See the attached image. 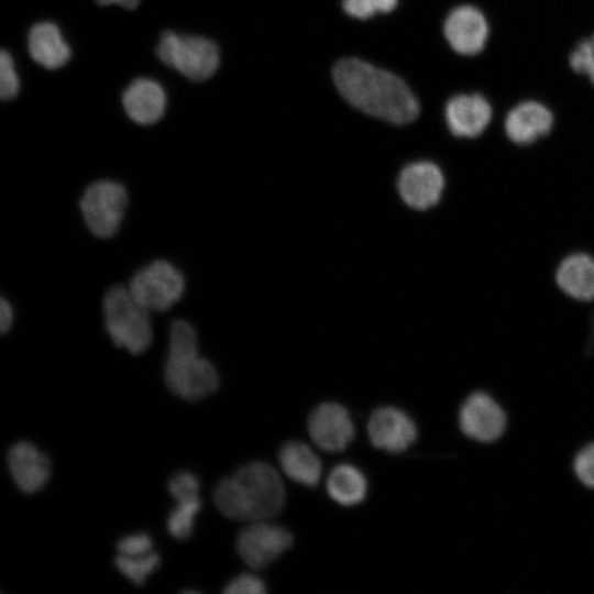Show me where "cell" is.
Masks as SVG:
<instances>
[{"label":"cell","instance_id":"52a82bcc","mask_svg":"<svg viewBox=\"0 0 594 594\" xmlns=\"http://www.w3.org/2000/svg\"><path fill=\"white\" fill-rule=\"evenodd\" d=\"M185 286L178 267L166 260H155L133 274L128 288L150 312H164L182 298Z\"/></svg>","mask_w":594,"mask_h":594},{"label":"cell","instance_id":"ba28073f","mask_svg":"<svg viewBox=\"0 0 594 594\" xmlns=\"http://www.w3.org/2000/svg\"><path fill=\"white\" fill-rule=\"evenodd\" d=\"M293 542V535L286 528L257 520L239 532L237 550L245 564L257 570L278 559Z\"/></svg>","mask_w":594,"mask_h":594},{"label":"cell","instance_id":"5bb4252c","mask_svg":"<svg viewBox=\"0 0 594 594\" xmlns=\"http://www.w3.org/2000/svg\"><path fill=\"white\" fill-rule=\"evenodd\" d=\"M558 290L583 305L594 302V252L575 249L560 257L553 271Z\"/></svg>","mask_w":594,"mask_h":594},{"label":"cell","instance_id":"277c9868","mask_svg":"<svg viewBox=\"0 0 594 594\" xmlns=\"http://www.w3.org/2000/svg\"><path fill=\"white\" fill-rule=\"evenodd\" d=\"M106 330L112 342L132 354L145 352L153 340L150 311L141 306L128 287L113 285L102 299Z\"/></svg>","mask_w":594,"mask_h":594},{"label":"cell","instance_id":"7402d4cb","mask_svg":"<svg viewBox=\"0 0 594 594\" xmlns=\"http://www.w3.org/2000/svg\"><path fill=\"white\" fill-rule=\"evenodd\" d=\"M201 508L198 497L177 502L167 518V530L175 539L184 540L191 536L194 522Z\"/></svg>","mask_w":594,"mask_h":594},{"label":"cell","instance_id":"7a4b0ae2","mask_svg":"<svg viewBox=\"0 0 594 594\" xmlns=\"http://www.w3.org/2000/svg\"><path fill=\"white\" fill-rule=\"evenodd\" d=\"M213 501L220 513L230 519L267 520L283 508L285 488L272 465L253 461L221 480L215 488Z\"/></svg>","mask_w":594,"mask_h":594},{"label":"cell","instance_id":"7c38bea8","mask_svg":"<svg viewBox=\"0 0 594 594\" xmlns=\"http://www.w3.org/2000/svg\"><path fill=\"white\" fill-rule=\"evenodd\" d=\"M366 430L371 443L389 453L407 450L418 437L413 418L406 411L392 406L376 408L369 418Z\"/></svg>","mask_w":594,"mask_h":594},{"label":"cell","instance_id":"4fadbf2b","mask_svg":"<svg viewBox=\"0 0 594 594\" xmlns=\"http://www.w3.org/2000/svg\"><path fill=\"white\" fill-rule=\"evenodd\" d=\"M443 33L453 51L464 56H473L485 48L490 37V24L477 7L461 4L448 14Z\"/></svg>","mask_w":594,"mask_h":594},{"label":"cell","instance_id":"484cf974","mask_svg":"<svg viewBox=\"0 0 594 594\" xmlns=\"http://www.w3.org/2000/svg\"><path fill=\"white\" fill-rule=\"evenodd\" d=\"M200 481L190 471H178L168 481V492L176 502L198 497Z\"/></svg>","mask_w":594,"mask_h":594},{"label":"cell","instance_id":"8fae6325","mask_svg":"<svg viewBox=\"0 0 594 594\" xmlns=\"http://www.w3.org/2000/svg\"><path fill=\"white\" fill-rule=\"evenodd\" d=\"M307 429L311 440L327 452L344 450L355 436L353 420L341 404L326 402L312 409Z\"/></svg>","mask_w":594,"mask_h":594},{"label":"cell","instance_id":"30bf717a","mask_svg":"<svg viewBox=\"0 0 594 594\" xmlns=\"http://www.w3.org/2000/svg\"><path fill=\"white\" fill-rule=\"evenodd\" d=\"M459 426L468 438L491 443L503 436L507 418L503 408L488 394L475 392L460 407Z\"/></svg>","mask_w":594,"mask_h":594},{"label":"cell","instance_id":"f546056e","mask_svg":"<svg viewBox=\"0 0 594 594\" xmlns=\"http://www.w3.org/2000/svg\"><path fill=\"white\" fill-rule=\"evenodd\" d=\"M153 542L147 534L140 532L128 535L117 543L119 554L138 557L152 552Z\"/></svg>","mask_w":594,"mask_h":594},{"label":"cell","instance_id":"e0dca14e","mask_svg":"<svg viewBox=\"0 0 594 594\" xmlns=\"http://www.w3.org/2000/svg\"><path fill=\"white\" fill-rule=\"evenodd\" d=\"M8 466L16 486L28 494L43 488L52 471L50 459L28 441H19L9 449Z\"/></svg>","mask_w":594,"mask_h":594},{"label":"cell","instance_id":"2e32d148","mask_svg":"<svg viewBox=\"0 0 594 594\" xmlns=\"http://www.w3.org/2000/svg\"><path fill=\"white\" fill-rule=\"evenodd\" d=\"M449 131L457 138L475 139L482 135L493 119V107L482 94H459L444 108Z\"/></svg>","mask_w":594,"mask_h":594},{"label":"cell","instance_id":"1f68e13d","mask_svg":"<svg viewBox=\"0 0 594 594\" xmlns=\"http://www.w3.org/2000/svg\"><path fill=\"white\" fill-rule=\"evenodd\" d=\"M586 327L587 336L584 344V355L592 356L594 354V305L587 310Z\"/></svg>","mask_w":594,"mask_h":594},{"label":"cell","instance_id":"5b68a950","mask_svg":"<svg viewBox=\"0 0 594 594\" xmlns=\"http://www.w3.org/2000/svg\"><path fill=\"white\" fill-rule=\"evenodd\" d=\"M158 59L191 81L210 78L219 67L218 45L206 37L164 31L155 48Z\"/></svg>","mask_w":594,"mask_h":594},{"label":"cell","instance_id":"9a60e30c","mask_svg":"<svg viewBox=\"0 0 594 594\" xmlns=\"http://www.w3.org/2000/svg\"><path fill=\"white\" fill-rule=\"evenodd\" d=\"M503 127L509 142L518 146H529L551 133L554 116L544 103L525 100L508 110Z\"/></svg>","mask_w":594,"mask_h":594},{"label":"cell","instance_id":"4dcf8cb0","mask_svg":"<svg viewBox=\"0 0 594 594\" xmlns=\"http://www.w3.org/2000/svg\"><path fill=\"white\" fill-rule=\"evenodd\" d=\"M13 322V309L11 302L2 298L0 301V330L2 333L11 329Z\"/></svg>","mask_w":594,"mask_h":594},{"label":"cell","instance_id":"3957f363","mask_svg":"<svg viewBox=\"0 0 594 594\" xmlns=\"http://www.w3.org/2000/svg\"><path fill=\"white\" fill-rule=\"evenodd\" d=\"M164 377L174 395L189 402L205 398L219 387L217 369L200 356L196 330L184 319L174 320L169 327Z\"/></svg>","mask_w":594,"mask_h":594},{"label":"cell","instance_id":"cb8c5ba5","mask_svg":"<svg viewBox=\"0 0 594 594\" xmlns=\"http://www.w3.org/2000/svg\"><path fill=\"white\" fill-rule=\"evenodd\" d=\"M571 68L594 86V34L581 40L569 55Z\"/></svg>","mask_w":594,"mask_h":594},{"label":"cell","instance_id":"f1b7e54d","mask_svg":"<svg viewBox=\"0 0 594 594\" xmlns=\"http://www.w3.org/2000/svg\"><path fill=\"white\" fill-rule=\"evenodd\" d=\"M573 469L579 481L594 490V443L584 447L575 457Z\"/></svg>","mask_w":594,"mask_h":594},{"label":"cell","instance_id":"ac0fdd59","mask_svg":"<svg viewBox=\"0 0 594 594\" xmlns=\"http://www.w3.org/2000/svg\"><path fill=\"white\" fill-rule=\"evenodd\" d=\"M167 97L160 82L151 78L134 79L122 94L127 116L135 123L151 125L165 113Z\"/></svg>","mask_w":594,"mask_h":594},{"label":"cell","instance_id":"603a6c76","mask_svg":"<svg viewBox=\"0 0 594 594\" xmlns=\"http://www.w3.org/2000/svg\"><path fill=\"white\" fill-rule=\"evenodd\" d=\"M114 562L123 576L135 585H143L147 576L160 566L161 558L158 553L152 551L138 557L118 554Z\"/></svg>","mask_w":594,"mask_h":594},{"label":"cell","instance_id":"9c48e42d","mask_svg":"<svg viewBox=\"0 0 594 594\" xmlns=\"http://www.w3.org/2000/svg\"><path fill=\"white\" fill-rule=\"evenodd\" d=\"M446 188L442 169L433 162L418 161L399 173L397 189L403 201L416 210H428L439 204Z\"/></svg>","mask_w":594,"mask_h":594},{"label":"cell","instance_id":"8992f818","mask_svg":"<svg viewBox=\"0 0 594 594\" xmlns=\"http://www.w3.org/2000/svg\"><path fill=\"white\" fill-rule=\"evenodd\" d=\"M128 201L127 188L119 182L100 179L89 184L79 201L88 230L100 239L113 237L121 226Z\"/></svg>","mask_w":594,"mask_h":594},{"label":"cell","instance_id":"d6986e66","mask_svg":"<svg viewBox=\"0 0 594 594\" xmlns=\"http://www.w3.org/2000/svg\"><path fill=\"white\" fill-rule=\"evenodd\" d=\"M28 51L31 58L47 69H57L70 58L72 50L59 28L50 21L35 23L28 35Z\"/></svg>","mask_w":594,"mask_h":594},{"label":"cell","instance_id":"ffe728a7","mask_svg":"<svg viewBox=\"0 0 594 594\" xmlns=\"http://www.w3.org/2000/svg\"><path fill=\"white\" fill-rule=\"evenodd\" d=\"M278 462L285 475L298 484L311 487L321 479V461L304 442L288 441L283 444L278 453Z\"/></svg>","mask_w":594,"mask_h":594},{"label":"cell","instance_id":"4316f807","mask_svg":"<svg viewBox=\"0 0 594 594\" xmlns=\"http://www.w3.org/2000/svg\"><path fill=\"white\" fill-rule=\"evenodd\" d=\"M20 88V80L11 54L4 48L0 54V97L2 100L13 99Z\"/></svg>","mask_w":594,"mask_h":594},{"label":"cell","instance_id":"83f0119b","mask_svg":"<svg viewBox=\"0 0 594 594\" xmlns=\"http://www.w3.org/2000/svg\"><path fill=\"white\" fill-rule=\"evenodd\" d=\"M265 592L266 585L264 581L252 573L237 575L223 588L226 594H263Z\"/></svg>","mask_w":594,"mask_h":594},{"label":"cell","instance_id":"d4e9b609","mask_svg":"<svg viewBox=\"0 0 594 594\" xmlns=\"http://www.w3.org/2000/svg\"><path fill=\"white\" fill-rule=\"evenodd\" d=\"M397 0H342L344 11L358 19H367L395 9Z\"/></svg>","mask_w":594,"mask_h":594},{"label":"cell","instance_id":"d6a6232c","mask_svg":"<svg viewBox=\"0 0 594 594\" xmlns=\"http://www.w3.org/2000/svg\"><path fill=\"white\" fill-rule=\"evenodd\" d=\"M100 6L119 4L127 10L135 9L141 0H96Z\"/></svg>","mask_w":594,"mask_h":594},{"label":"cell","instance_id":"6da1fadb","mask_svg":"<svg viewBox=\"0 0 594 594\" xmlns=\"http://www.w3.org/2000/svg\"><path fill=\"white\" fill-rule=\"evenodd\" d=\"M333 80L352 106L370 116L404 124L419 113L416 97L399 77L364 61H339L333 68Z\"/></svg>","mask_w":594,"mask_h":594},{"label":"cell","instance_id":"44dd1931","mask_svg":"<svg viewBox=\"0 0 594 594\" xmlns=\"http://www.w3.org/2000/svg\"><path fill=\"white\" fill-rule=\"evenodd\" d=\"M327 491L339 505L355 506L365 498L367 482L356 466L348 463L338 464L328 475Z\"/></svg>","mask_w":594,"mask_h":594}]
</instances>
